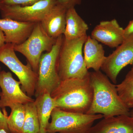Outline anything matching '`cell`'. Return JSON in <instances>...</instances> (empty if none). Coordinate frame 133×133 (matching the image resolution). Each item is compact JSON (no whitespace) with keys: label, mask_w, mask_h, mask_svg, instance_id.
Listing matches in <instances>:
<instances>
[{"label":"cell","mask_w":133,"mask_h":133,"mask_svg":"<svg viewBox=\"0 0 133 133\" xmlns=\"http://www.w3.org/2000/svg\"><path fill=\"white\" fill-rule=\"evenodd\" d=\"M1 71V67H0V72Z\"/></svg>","instance_id":"cell-30"},{"label":"cell","mask_w":133,"mask_h":133,"mask_svg":"<svg viewBox=\"0 0 133 133\" xmlns=\"http://www.w3.org/2000/svg\"><path fill=\"white\" fill-rule=\"evenodd\" d=\"M34 102L40 123V131L46 132L51 113L56 108L55 101L50 93L45 92L36 98Z\"/></svg>","instance_id":"cell-17"},{"label":"cell","mask_w":133,"mask_h":133,"mask_svg":"<svg viewBox=\"0 0 133 133\" xmlns=\"http://www.w3.org/2000/svg\"><path fill=\"white\" fill-rule=\"evenodd\" d=\"M83 50L84 61L87 69H93L95 71L100 70L106 57L102 44L88 36Z\"/></svg>","instance_id":"cell-15"},{"label":"cell","mask_w":133,"mask_h":133,"mask_svg":"<svg viewBox=\"0 0 133 133\" xmlns=\"http://www.w3.org/2000/svg\"><path fill=\"white\" fill-rule=\"evenodd\" d=\"M8 116L6 110H4L3 113L0 109V129H3L10 133L7 122Z\"/></svg>","instance_id":"cell-23"},{"label":"cell","mask_w":133,"mask_h":133,"mask_svg":"<svg viewBox=\"0 0 133 133\" xmlns=\"http://www.w3.org/2000/svg\"><path fill=\"white\" fill-rule=\"evenodd\" d=\"M90 76L93 89V97L87 114H100L104 118L129 115L130 109L119 96L116 85L111 83L105 74L99 70L90 72Z\"/></svg>","instance_id":"cell-2"},{"label":"cell","mask_w":133,"mask_h":133,"mask_svg":"<svg viewBox=\"0 0 133 133\" xmlns=\"http://www.w3.org/2000/svg\"><path fill=\"white\" fill-rule=\"evenodd\" d=\"M42 0H2V5L30 6Z\"/></svg>","instance_id":"cell-21"},{"label":"cell","mask_w":133,"mask_h":133,"mask_svg":"<svg viewBox=\"0 0 133 133\" xmlns=\"http://www.w3.org/2000/svg\"><path fill=\"white\" fill-rule=\"evenodd\" d=\"M82 1L83 0H57V3L68 9L70 8H75L76 5L81 4Z\"/></svg>","instance_id":"cell-22"},{"label":"cell","mask_w":133,"mask_h":133,"mask_svg":"<svg viewBox=\"0 0 133 133\" xmlns=\"http://www.w3.org/2000/svg\"><path fill=\"white\" fill-rule=\"evenodd\" d=\"M14 45L6 43L0 49V62L16 75L22 90L31 97L35 95L38 74L33 70L29 62L24 65L19 60L15 52Z\"/></svg>","instance_id":"cell-7"},{"label":"cell","mask_w":133,"mask_h":133,"mask_svg":"<svg viewBox=\"0 0 133 133\" xmlns=\"http://www.w3.org/2000/svg\"><path fill=\"white\" fill-rule=\"evenodd\" d=\"M88 133H133V118L121 115L104 118Z\"/></svg>","instance_id":"cell-13"},{"label":"cell","mask_w":133,"mask_h":133,"mask_svg":"<svg viewBox=\"0 0 133 133\" xmlns=\"http://www.w3.org/2000/svg\"><path fill=\"white\" fill-rule=\"evenodd\" d=\"M36 23L2 18L0 19V29L4 33L6 43L19 45L28 39Z\"/></svg>","instance_id":"cell-12"},{"label":"cell","mask_w":133,"mask_h":133,"mask_svg":"<svg viewBox=\"0 0 133 133\" xmlns=\"http://www.w3.org/2000/svg\"><path fill=\"white\" fill-rule=\"evenodd\" d=\"M46 133H88L95 121L104 118L100 114H88L66 111L55 108Z\"/></svg>","instance_id":"cell-4"},{"label":"cell","mask_w":133,"mask_h":133,"mask_svg":"<svg viewBox=\"0 0 133 133\" xmlns=\"http://www.w3.org/2000/svg\"><path fill=\"white\" fill-rule=\"evenodd\" d=\"M63 39V35L56 39L49 52L43 53L39 62L38 79L34 96L37 97L45 92L51 94L61 82L57 69V61Z\"/></svg>","instance_id":"cell-5"},{"label":"cell","mask_w":133,"mask_h":133,"mask_svg":"<svg viewBox=\"0 0 133 133\" xmlns=\"http://www.w3.org/2000/svg\"><path fill=\"white\" fill-rule=\"evenodd\" d=\"M10 114L7 117V124L10 133H22L25 116L24 105L14 104L9 107Z\"/></svg>","instance_id":"cell-18"},{"label":"cell","mask_w":133,"mask_h":133,"mask_svg":"<svg viewBox=\"0 0 133 133\" xmlns=\"http://www.w3.org/2000/svg\"><path fill=\"white\" fill-rule=\"evenodd\" d=\"M6 44L4 33L0 29V49Z\"/></svg>","instance_id":"cell-25"},{"label":"cell","mask_w":133,"mask_h":133,"mask_svg":"<svg viewBox=\"0 0 133 133\" xmlns=\"http://www.w3.org/2000/svg\"><path fill=\"white\" fill-rule=\"evenodd\" d=\"M24 105L25 116L22 133H38L40 131V125L35 102H29Z\"/></svg>","instance_id":"cell-20"},{"label":"cell","mask_w":133,"mask_h":133,"mask_svg":"<svg viewBox=\"0 0 133 133\" xmlns=\"http://www.w3.org/2000/svg\"><path fill=\"white\" fill-rule=\"evenodd\" d=\"M118 94L129 109H133V66L124 80L116 85Z\"/></svg>","instance_id":"cell-19"},{"label":"cell","mask_w":133,"mask_h":133,"mask_svg":"<svg viewBox=\"0 0 133 133\" xmlns=\"http://www.w3.org/2000/svg\"><path fill=\"white\" fill-rule=\"evenodd\" d=\"M2 0H0V8H1V7L2 5Z\"/></svg>","instance_id":"cell-28"},{"label":"cell","mask_w":133,"mask_h":133,"mask_svg":"<svg viewBox=\"0 0 133 133\" xmlns=\"http://www.w3.org/2000/svg\"><path fill=\"white\" fill-rule=\"evenodd\" d=\"M57 2V0H42L30 6L2 5L0 12L2 18L37 23L42 21Z\"/></svg>","instance_id":"cell-8"},{"label":"cell","mask_w":133,"mask_h":133,"mask_svg":"<svg viewBox=\"0 0 133 133\" xmlns=\"http://www.w3.org/2000/svg\"><path fill=\"white\" fill-rule=\"evenodd\" d=\"M0 133H10L8 132L7 131H6L5 129H0Z\"/></svg>","instance_id":"cell-26"},{"label":"cell","mask_w":133,"mask_h":133,"mask_svg":"<svg viewBox=\"0 0 133 133\" xmlns=\"http://www.w3.org/2000/svg\"><path fill=\"white\" fill-rule=\"evenodd\" d=\"M90 36L111 48H117L126 38L124 29L115 19L100 22L93 30Z\"/></svg>","instance_id":"cell-11"},{"label":"cell","mask_w":133,"mask_h":133,"mask_svg":"<svg viewBox=\"0 0 133 133\" xmlns=\"http://www.w3.org/2000/svg\"><path fill=\"white\" fill-rule=\"evenodd\" d=\"M88 26L85 22L79 15L75 8L66 10V27L64 37L67 40H73L87 36Z\"/></svg>","instance_id":"cell-16"},{"label":"cell","mask_w":133,"mask_h":133,"mask_svg":"<svg viewBox=\"0 0 133 133\" xmlns=\"http://www.w3.org/2000/svg\"><path fill=\"white\" fill-rule=\"evenodd\" d=\"M129 115H130V116H131V117L133 118V109H132V110L130 111Z\"/></svg>","instance_id":"cell-27"},{"label":"cell","mask_w":133,"mask_h":133,"mask_svg":"<svg viewBox=\"0 0 133 133\" xmlns=\"http://www.w3.org/2000/svg\"><path fill=\"white\" fill-rule=\"evenodd\" d=\"M129 65L133 66V34L106 57L101 69L113 83H116L120 71Z\"/></svg>","instance_id":"cell-9"},{"label":"cell","mask_w":133,"mask_h":133,"mask_svg":"<svg viewBox=\"0 0 133 133\" xmlns=\"http://www.w3.org/2000/svg\"><path fill=\"white\" fill-rule=\"evenodd\" d=\"M51 95L55 101L56 108L66 111L87 114L93 97L90 73L84 78L61 81Z\"/></svg>","instance_id":"cell-1"},{"label":"cell","mask_w":133,"mask_h":133,"mask_svg":"<svg viewBox=\"0 0 133 133\" xmlns=\"http://www.w3.org/2000/svg\"><path fill=\"white\" fill-rule=\"evenodd\" d=\"M124 30L126 38L133 34V19L129 22L125 28L124 29Z\"/></svg>","instance_id":"cell-24"},{"label":"cell","mask_w":133,"mask_h":133,"mask_svg":"<svg viewBox=\"0 0 133 133\" xmlns=\"http://www.w3.org/2000/svg\"><path fill=\"white\" fill-rule=\"evenodd\" d=\"M87 36L73 40L63 39L57 61L58 74L61 81L83 78L90 74L85 64L83 49Z\"/></svg>","instance_id":"cell-3"},{"label":"cell","mask_w":133,"mask_h":133,"mask_svg":"<svg viewBox=\"0 0 133 133\" xmlns=\"http://www.w3.org/2000/svg\"><path fill=\"white\" fill-rule=\"evenodd\" d=\"M19 81L13 78L12 73L4 70L0 72V107H9L14 104L23 105L34 102L35 99L22 90Z\"/></svg>","instance_id":"cell-10"},{"label":"cell","mask_w":133,"mask_h":133,"mask_svg":"<svg viewBox=\"0 0 133 133\" xmlns=\"http://www.w3.org/2000/svg\"><path fill=\"white\" fill-rule=\"evenodd\" d=\"M67 10L57 3L40 22L44 30L50 37L57 39L63 35L66 27Z\"/></svg>","instance_id":"cell-14"},{"label":"cell","mask_w":133,"mask_h":133,"mask_svg":"<svg viewBox=\"0 0 133 133\" xmlns=\"http://www.w3.org/2000/svg\"><path fill=\"white\" fill-rule=\"evenodd\" d=\"M38 133H46V132H41V131H40V132H38Z\"/></svg>","instance_id":"cell-29"},{"label":"cell","mask_w":133,"mask_h":133,"mask_svg":"<svg viewBox=\"0 0 133 133\" xmlns=\"http://www.w3.org/2000/svg\"><path fill=\"white\" fill-rule=\"evenodd\" d=\"M56 39L48 36L41 23H37L28 39L21 44L14 45V48L15 51L26 58L33 70L37 73L42 55L44 52H49L51 50Z\"/></svg>","instance_id":"cell-6"}]
</instances>
